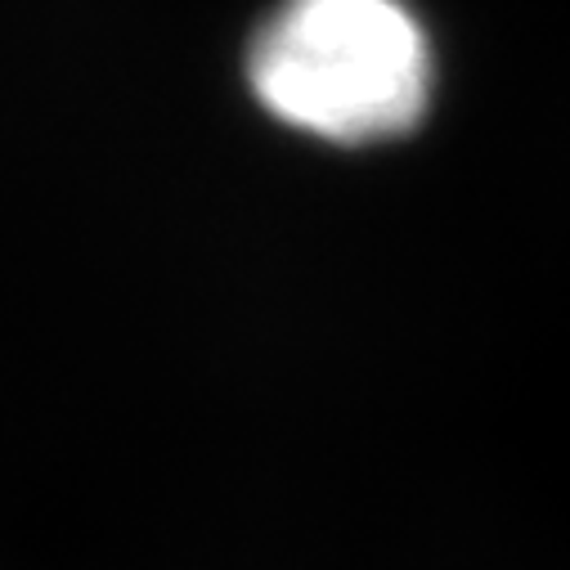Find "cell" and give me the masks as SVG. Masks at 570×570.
I'll use <instances>...</instances> for the list:
<instances>
[{"label": "cell", "mask_w": 570, "mask_h": 570, "mask_svg": "<svg viewBox=\"0 0 570 570\" xmlns=\"http://www.w3.org/2000/svg\"><path fill=\"white\" fill-rule=\"evenodd\" d=\"M432 77V41L404 0H283L247 46L256 104L328 145L413 130Z\"/></svg>", "instance_id": "obj_1"}]
</instances>
